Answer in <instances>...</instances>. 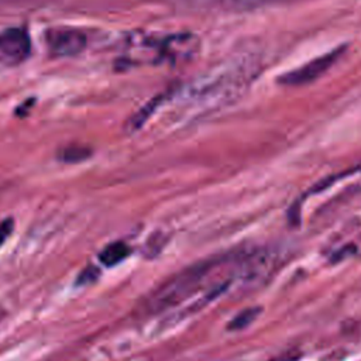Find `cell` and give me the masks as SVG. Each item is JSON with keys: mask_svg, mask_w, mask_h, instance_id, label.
Returning <instances> with one entry per match:
<instances>
[{"mask_svg": "<svg viewBox=\"0 0 361 361\" xmlns=\"http://www.w3.org/2000/svg\"><path fill=\"white\" fill-rule=\"evenodd\" d=\"M14 227V221L13 219H6L0 223V247L4 244V241L8 238V235L11 234Z\"/></svg>", "mask_w": 361, "mask_h": 361, "instance_id": "52a82bcc", "label": "cell"}, {"mask_svg": "<svg viewBox=\"0 0 361 361\" xmlns=\"http://www.w3.org/2000/svg\"><path fill=\"white\" fill-rule=\"evenodd\" d=\"M258 314H259V307H247V309L241 310L240 313H237V314L230 320L227 329H228V330H233V331L245 329L247 326H250V324L257 319Z\"/></svg>", "mask_w": 361, "mask_h": 361, "instance_id": "8992f818", "label": "cell"}, {"mask_svg": "<svg viewBox=\"0 0 361 361\" xmlns=\"http://www.w3.org/2000/svg\"><path fill=\"white\" fill-rule=\"evenodd\" d=\"M130 251V247L124 241H114L102 250L99 258L106 267H113L127 258Z\"/></svg>", "mask_w": 361, "mask_h": 361, "instance_id": "5b68a950", "label": "cell"}, {"mask_svg": "<svg viewBox=\"0 0 361 361\" xmlns=\"http://www.w3.org/2000/svg\"><path fill=\"white\" fill-rule=\"evenodd\" d=\"M31 49L28 34L21 28H8L0 34V61L7 65L23 62Z\"/></svg>", "mask_w": 361, "mask_h": 361, "instance_id": "3957f363", "label": "cell"}, {"mask_svg": "<svg viewBox=\"0 0 361 361\" xmlns=\"http://www.w3.org/2000/svg\"><path fill=\"white\" fill-rule=\"evenodd\" d=\"M344 49L345 47H338L327 54H323L312 59L310 62L302 65L300 68L283 73L282 76H279L278 82L285 86H302L314 82L317 78H320L330 69V66L341 56Z\"/></svg>", "mask_w": 361, "mask_h": 361, "instance_id": "7a4b0ae2", "label": "cell"}, {"mask_svg": "<svg viewBox=\"0 0 361 361\" xmlns=\"http://www.w3.org/2000/svg\"><path fill=\"white\" fill-rule=\"evenodd\" d=\"M48 44L52 54L58 56H72L85 48L86 38L80 31L65 28L49 32Z\"/></svg>", "mask_w": 361, "mask_h": 361, "instance_id": "277c9868", "label": "cell"}, {"mask_svg": "<svg viewBox=\"0 0 361 361\" xmlns=\"http://www.w3.org/2000/svg\"><path fill=\"white\" fill-rule=\"evenodd\" d=\"M230 259L231 255L207 258L183 268L148 295V298L144 300V312L148 314H157L180 305L203 289L204 283L212 278V275L223 268Z\"/></svg>", "mask_w": 361, "mask_h": 361, "instance_id": "6da1fadb", "label": "cell"}, {"mask_svg": "<svg viewBox=\"0 0 361 361\" xmlns=\"http://www.w3.org/2000/svg\"><path fill=\"white\" fill-rule=\"evenodd\" d=\"M298 355L296 354H283V355H279L276 358H272L269 361H296Z\"/></svg>", "mask_w": 361, "mask_h": 361, "instance_id": "9c48e42d", "label": "cell"}, {"mask_svg": "<svg viewBox=\"0 0 361 361\" xmlns=\"http://www.w3.org/2000/svg\"><path fill=\"white\" fill-rule=\"evenodd\" d=\"M87 155H89V152L82 148H75V149L69 148L63 152V159L65 161H80V159L86 158Z\"/></svg>", "mask_w": 361, "mask_h": 361, "instance_id": "ba28073f", "label": "cell"}]
</instances>
